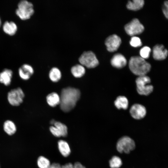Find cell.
Returning <instances> with one entry per match:
<instances>
[{
	"label": "cell",
	"instance_id": "23",
	"mask_svg": "<svg viewBox=\"0 0 168 168\" xmlns=\"http://www.w3.org/2000/svg\"><path fill=\"white\" fill-rule=\"evenodd\" d=\"M109 164L111 168H119L122 165V161L119 157L114 156L110 159Z\"/></svg>",
	"mask_w": 168,
	"mask_h": 168
},
{
	"label": "cell",
	"instance_id": "34",
	"mask_svg": "<svg viewBox=\"0 0 168 168\" xmlns=\"http://www.w3.org/2000/svg\"><path fill=\"white\" fill-rule=\"evenodd\" d=\"M1 18H0V27L1 26Z\"/></svg>",
	"mask_w": 168,
	"mask_h": 168
},
{
	"label": "cell",
	"instance_id": "28",
	"mask_svg": "<svg viewBox=\"0 0 168 168\" xmlns=\"http://www.w3.org/2000/svg\"><path fill=\"white\" fill-rule=\"evenodd\" d=\"M49 130L51 133L55 137H60L62 136L60 132L54 126H51Z\"/></svg>",
	"mask_w": 168,
	"mask_h": 168
},
{
	"label": "cell",
	"instance_id": "10",
	"mask_svg": "<svg viewBox=\"0 0 168 168\" xmlns=\"http://www.w3.org/2000/svg\"><path fill=\"white\" fill-rule=\"evenodd\" d=\"M130 113L133 118L140 119L145 116L146 114V110L143 105L139 104H135L131 107Z\"/></svg>",
	"mask_w": 168,
	"mask_h": 168
},
{
	"label": "cell",
	"instance_id": "31",
	"mask_svg": "<svg viewBox=\"0 0 168 168\" xmlns=\"http://www.w3.org/2000/svg\"><path fill=\"white\" fill-rule=\"evenodd\" d=\"M49 168H63L58 163H54L51 164Z\"/></svg>",
	"mask_w": 168,
	"mask_h": 168
},
{
	"label": "cell",
	"instance_id": "8",
	"mask_svg": "<svg viewBox=\"0 0 168 168\" xmlns=\"http://www.w3.org/2000/svg\"><path fill=\"white\" fill-rule=\"evenodd\" d=\"M124 28L126 33L133 36L141 33L144 30L143 25L136 18L133 19L126 24Z\"/></svg>",
	"mask_w": 168,
	"mask_h": 168
},
{
	"label": "cell",
	"instance_id": "5",
	"mask_svg": "<svg viewBox=\"0 0 168 168\" xmlns=\"http://www.w3.org/2000/svg\"><path fill=\"white\" fill-rule=\"evenodd\" d=\"M135 147L134 141L126 136L120 138L117 141L116 145L117 150L120 153H129L134 150Z\"/></svg>",
	"mask_w": 168,
	"mask_h": 168
},
{
	"label": "cell",
	"instance_id": "17",
	"mask_svg": "<svg viewBox=\"0 0 168 168\" xmlns=\"http://www.w3.org/2000/svg\"><path fill=\"white\" fill-rule=\"evenodd\" d=\"M58 147L59 150L61 154L64 157H67L70 154V149L67 142L60 140L58 142Z\"/></svg>",
	"mask_w": 168,
	"mask_h": 168
},
{
	"label": "cell",
	"instance_id": "25",
	"mask_svg": "<svg viewBox=\"0 0 168 168\" xmlns=\"http://www.w3.org/2000/svg\"><path fill=\"white\" fill-rule=\"evenodd\" d=\"M54 125L60 132L62 136L65 137L67 136L68 134V128L65 124L60 122L55 121Z\"/></svg>",
	"mask_w": 168,
	"mask_h": 168
},
{
	"label": "cell",
	"instance_id": "16",
	"mask_svg": "<svg viewBox=\"0 0 168 168\" xmlns=\"http://www.w3.org/2000/svg\"><path fill=\"white\" fill-rule=\"evenodd\" d=\"M46 100L48 104L52 107H54L60 104V97L55 92L48 94L46 96Z\"/></svg>",
	"mask_w": 168,
	"mask_h": 168
},
{
	"label": "cell",
	"instance_id": "2",
	"mask_svg": "<svg viewBox=\"0 0 168 168\" xmlns=\"http://www.w3.org/2000/svg\"><path fill=\"white\" fill-rule=\"evenodd\" d=\"M129 67L131 71L138 76L146 75L151 68L149 63L145 59L138 56H133L130 58Z\"/></svg>",
	"mask_w": 168,
	"mask_h": 168
},
{
	"label": "cell",
	"instance_id": "29",
	"mask_svg": "<svg viewBox=\"0 0 168 168\" xmlns=\"http://www.w3.org/2000/svg\"><path fill=\"white\" fill-rule=\"evenodd\" d=\"M162 11L165 17L168 19V1L164 2L162 7Z\"/></svg>",
	"mask_w": 168,
	"mask_h": 168
},
{
	"label": "cell",
	"instance_id": "27",
	"mask_svg": "<svg viewBox=\"0 0 168 168\" xmlns=\"http://www.w3.org/2000/svg\"><path fill=\"white\" fill-rule=\"evenodd\" d=\"M130 43L132 46L136 47L140 46L142 45L140 39L139 37L135 36H133L132 37Z\"/></svg>",
	"mask_w": 168,
	"mask_h": 168
},
{
	"label": "cell",
	"instance_id": "19",
	"mask_svg": "<svg viewBox=\"0 0 168 168\" xmlns=\"http://www.w3.org/2000/svg\"><path fill=\"white\" fill-rule=\"evenodd\" d=\"M3 129L5 132L10 135L14 134L16 130L15 124L10 120H7L4 122Z\"/></svg>",
	"mask_w": 168,
	"mask_h": 168
},
{
	"label": "cell",
	"instance_id": "32",
	"mask_svg": "<svg viewBox=\"0 0 168 168\" xmlns=\"http://www.w3.org/2000/svg\"><path fill=\"white\" fill-rule=\"evenodd\" d=\"M63 168H74L73 164L71 163H69L65 164L62 166Z\"/></svg>",
	"mask_w": 168,
	"mask_h": 168
},
{
	"label": "cell",
	"instance_id": "24",
	"mask_svg": "<svg viewBox=\"0 0 168 168\" xmlns=\"http://www.w3.org/2000/svg\"><path fill=\"white\" fill-rule=\"evenodd\" d=\"M37 163L39 168H49L51 165L49 160L42 156L38 157Z\"/></svg>",
	"mask_w": 168,
	"mask_h": 168
},
{
	"label": "cell",
	"instance_id": "22",
	"mask_svg": "<svg viewBox=\"0 0 168 168\" xmlns=\"http://www.w3.org/2000/svg\"><path fill=\"white\" fill-rule=\"evenodd\" d=\"M49 77L52 81L54 82H57L61 78V72L58 68L54 67L51 68L49 72Z\"/></svg>",
	"mask_w": 168,
	"mask_h": 168
},
{
	"label": "cell",
	"instance_id": "20",
	"mask_svg": "<svg viewBox=\"0 0 168 168\" xmlns=\"http://www.w3.org/2000/svg\"><path fill=\"white\" fill-rule=\"evenodd\" d=\"M114 105L118 109H126L128 106V101L125 96H119L114 101Z\"/></svg>",
	"mask_w": 168,
	"mask_h": 168
},
{
	"label": "cell",
	"instance_id": "26",
	"mask_svg": "<svg viewBox=\"0 0 168 168\" xmlns=\"http://www.w3.org/2000/svg\"><path fill=\"white\" fill-rule=\"evenodd\" d=\"M151 51V49L149 47L145 46L143 47L140 51V57L144 59L148 58Z\"/></svg>",
	"mask_w": 168,
	"mask_h": 168
},
{
	"label": "cell",
	"instance_id": "1",
	"mask_svg": "<svg viewBox=\"0 0 168 168\" xmlns=\"http://www.w3.org/2000/svg\"><path fill=\"white\" fill-rule=\"evenodd\" d=\"M80 95V91L77 88L68 87L63 89L60 96L61 110L65 112L72 110L75 106Z\"/></svg>",
	"mask_w": 168,
	"mask_h": 168
},
{
	"label": "cell",
	"instance_id": "21",
	"mask_svg": "<svg viewBox=\"0 0 168 168\" xmlns=\"http://www.w3.org/2000/svg\"><path fill=\"white\" fill-rule=\"evenodd\" d=\"M144 4L143 0L129 1L127 5V8L131 10L136 11L141 9Z\"/></svg>",
	"mask_w": 168,
	"mask_h": 168
},
{
	"label": "cell",
	"instance_id": "7",
	"mask_svg": "<svg viewBox=\"0 0 168 168\" xmlns=\"http://www.w3.org/2000/svg\"><path fill=\"white\" fill-rule=\"evenodd\" d=\"M25 94L20 87L11 90L7 93V99L9 103L12 106H18L23 102Z\"/></svg>",
	"mask_w": 168,
	"mask_h": 168
},
{
	"label": "cell",
	"instance_id": "12",
	"mask_svg": "<svg viewBox=\"0 0 168 168\" xmlns=\"http://www.w3.org/2000/svg\"><path fill=\"white\" fill-rule=\"evenodd\" d=\"M34 72L32 67L30 65L25 64L18 69V73L20 78L25 80H28L32 75Z\"/></svg>",
	"mask_w": 168,
	"mask_h": 168
},
{
	"label": "cell",
	"instance_id": "15",
	"mask_svg": "<svg viewBox=\"0 0 168 168\" xmlns=\"http://www.w3.org/2000/svg\"><path fill=\"white\" fill-rule=\"evenodd\" d=\"M17 29L16 25L14 22L6 21L3 26V30L5 33L10 35L15 34Z\"/></svg>",
	"mask_w": 168,
	"mask_h": 168
},
{
	"label": "cell",
	"instance_id": "18",
	"mask_svg": "<svg viewBox=\"0 0 168 168\" xmlns=\"http://www.w3.org/2000/svg\"><path fill=\"white\" fill-rule=\"evenodd\" d=\"M71 71L74 77L80 78L85 74V69L84 67L81 64H77L72 67Z\"/></svg>",
	"mask_w": 168,
	"mask_h": 168
},
{
	"label": "cell",
	"instance_id": "33",
	"mask_svg": "<svg viewBox=\"0 0 168 168\" xmlns=\"http://www.w3.org/2000/svg\"><path fill=\"white\" fill-rule=\"evenodd\" d=\"M55 122V120H54V119H52V120L51 121L50 123L51 124H54Z\"/></svg>",
	"mask_w": 168,
	"mask_h": 168
},
{
	"label": "cell",
	"instance_id": "9",
	"mask_svg": "<svg viewBox=\"0 0 168 168\" xmlns=\"http://www.w3.org/2000/svg\"><path fill=\"white\" fill-rule=\"evenodd\" d=\"M120 38L116 35H113L108 37L105 40V44L107 50L113 52L117 50L121 43Z\"/></svg>",
	"mask_w": 168,
	"mask_h": 168
},
{
	"label": "cell",
	"instance_id": "30",
	"mask_svg": "<svg viewBox=\"0 0 168 168\" xmlns=\"http://www.w3.org/2000/svg\"><path fill=\"white\" fill-rule=\"evenodd\" d=\"M74 168H86L81 163L79 162H76L73 165Z\"/></svg>",
	"mask_w": 168,
	"mask_h": 168
},
{
	"label": "cell",
	"instance_id": "13",
	"mask_svg": "<svg viewBox=\"0 0 168 168\" xmlns=\"http://www.w3.org/2000/svg\"><path fill=\"white\" fill-rule=\"evenodd\" d=\"M111 63L114 67L120 68L126 65L127 60L122 54H117L114 55L112 58L111 60Z\"/></svg>",
	"mask_w": 168,
	"mask_h": 168
},
{
	"label": "cell",
	"instance_id": "6",
	"mask_svg": "<svg viewBox=\"0 0 168 168\" xmlns=\"http://www.w3.org/2000/svg\"><path fill=\"white\" fill-rule=\"evenodd\" d=\"M78 60L80 64L88 68H93L99 64L95 54L91 51L84 52L80 56Z\"/></svg>",
	"mask_w": 168,
	"mask_h": 168
},
{
	"label": "cell",
	"instance_id": "4",
	"mask_svg": "<svg viewBox=\"0 0 168 168\" xmlns=\"http://www.w3.org/2000/svg\"><path fill=\"white\" fill-rule=\"evenodd\" d=\"M151 82L149 77L146 75L138 76L136 80L137 91L140 95L147 96L152 91V85L149 84Z\"/></svg>",
	"mask_w": 168,
	"mask_h": 168
},
{
	"label": "cell",
	"instance_id": "3",
	"mask_svg": "<svg viewBox=\"0 0 168 168\" xmlns=\"http://www.w3.org/2000/svg\"><path fill=\"white\" fill-rule=\"evenodd\" d=\"M34 13L33 5L32 3L27 0L21 1L18 4L16 11V15L22 20L30 19Z\"/></svg>",
	"mask_w": 168,
	"mask_h": 168
},
{
	"label": "cell",
	"instance_id": "11",
	"mask_svg": "<svg viewBox=\"0 0 168 168\" xmlns=\"http://www.w3.org/2000/svg\"><path fill=\"white\" fill-rule=\"evenodd\" d=\"M153 58L157 60L165 59L168 55V51L162 44H157L155 46L152 50Z\"/></svg>",
	"mask_w": 168,
	"mask_h": 168
},
{
	"label": "cell",
	"instance_id": "14",
	"mask_svg": "<svg viewBox=\"0 0 168 168\" xmlns=\"http://www.w3.org/2000/svg\"><path fill=\"white\" fill-rule=\"evenodd\" d=\"M13 72L10 69L5 68L0 72V82L6 86L10 85Z\"/></svg>",
	"mask_w": 168,
	"mask_h": 168
}]
</instances>
